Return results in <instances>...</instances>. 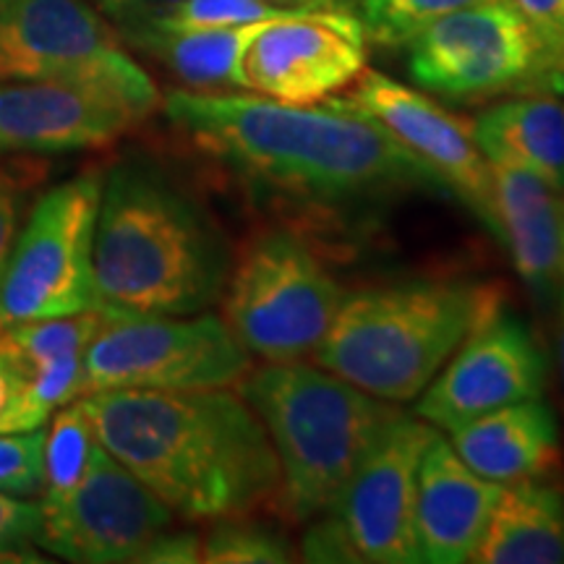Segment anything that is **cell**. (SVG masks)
I'll return each instance as SVG.
<instances>
[{
    "mask_svg": "<svg viewBox=\"0 0 564 564\" xmlns=\"http://www.w3.org/2000/svg\"><path fill=\"white\" fill-rule=\"evenodd\" d=\"M167 121L246 178L312 202L444 188L419 158L350 100L285 105L262 95L173 89Z\"/></svg>",
    "mask_w": 564,
    "mask_h": 564,
    "instance_id": "cell-1",
    "label": "cell"
},
{
    "mask_svg": "<svg viewBox=\"0 0 564 564\" xmlns=\"http://www.w3.org/2000/svg\"><path fill=\"white\" fill-rule=\"evenodd\" d=\"M97 442L186 520L241 518L280 502V463L241 392L108 390L84 394Z\"/></svg>",
    "mask_w": 564,
    "mask_h": 564,
    "instance_id": "cell-2",
    "label": "cell"
},
{
    "mask_svg": "<svg viewBox=\"0 0 564 564\" xmlns=\"http://www.w3.org/2000/svg\"><path fill=\"white\" fill-rule=\"evenodd\" d=\"M230 267L217 223L160 171L121 162L105 175L95 230L102 312L202 314L223 299Z\"/></svg>",
    "mask_w": 564,
    "mask_h": 564,
    "instance_id": "cell-3",
    "label": "cell"
},
{
    "mask_svg": "<svg viewBox=\"0 0 564 564\" xmlns=\"http://www.w3.org/2000/svg\"><path fill=\"white\" fill-rule=\"evenodd\" d=\"M505 308L499 285L419 280L345 293L314 361L387 403L426 390L474 329Z\"/></svg>",
    "mask_w": 564,
    "mask_h": 564,
    "instance_id": "cell-4",
    "label": "cell"
},
{
    "mask_svg": "<svg viewBox=\"0 0 564 564\" xmlns=\"http://www.w3.org/2000/svg\"><path fill=\"white\" fill-rule=\"evenodd\" d=\"M238 392L264 423L278 455L280 507L291 523H312L327 512L403 413L398 403L301 361L251 369Z\"/></svg>",
    "mask_w": 564,
    "mask_h": 564,
    "instance_id": "cell-5",
    "label": "cell"
},
{
    "mask_svg": "<svg viewBox=\"0 0 564 564\" xmlns=\"http://www.w3.org/2000/svg\"><path fill=\"white\" fill-rule=\"evenodd\" d=\"M220 301L225 324L251 356L295 364L319 348L345 291L306 241L267 230L238 253Z\"/></svg>",
    "mask_w": 564,
    "mask_h": 564,
    "instance_id": "cell-6",
    "label": "cell"
},
{
    "mask_svg": "<svg viewBox=\"0 0 564 564\" xmlns=\"http://www.w3.org/2000/svg\"><path fill=\"white\" fill-rule=\"evenodd\" d=\"M0 82L89 89L141 121L160 105L150 74L87 0H0Z\"/></svg>",
    "mask_w": 564,
    "mask_h": 564,
    "instance_id": "cell-7",
    "label": "cell"
},
{
    "mask_svg": "<svg viewBox=\"0 0 564 564\" xmlns=\"http://www.w3.org/2000/svg\"><path fill=\"white\" fill-rule=\"evenodd\" d=\"M102 181L100 171L79 173L32 202L0 274V329L100 308L95 230Z\"/></svg>",
    "mask_w": 564,
    "mask_h": 564,
    "instance_id": "cell-8",
    "label": "cell"
},
{
    "mask_svg": "<svg viewBox=\"0 0 564 564\" xmlns=\"http://www.w3.org/2000/svg\"><path fill=\"white\" fill-rule=\"evenodd\" d=\"M84 352V394L108 390H217L253 369L223 316L102 312Z\"/></svg>",
    "mask_w": 564,
    "mask_h": 564,
    "instance_id": "cell-9",
    "label": "cell"
},
{
    "mask_svg": "<svg viewBox=\"0 0 564 564\" xmlns=\"http://www.w3.org/2000/svg\"><path fill=\"white\" fill-rule=\"evenodd\" d=\"M405 47L411 79L447 100L564 87V70L512 0H481L449 13Z\"/></svg>",
    "mask_w": 564,
    "mask_h": 564,
    "instance_id": "cell-10",
    "label": "cell"
},
{
    "mask_svg": "<svg viewBox=\"0 0 564 564\" xmlns=\"http://www.w3.org/2000/svg\"><path fill=\"white\" fill-rule=\"evenodd\" d=\"M37 546L84 564L147 562L173 528L171 507L97 442L87 476L58 505H40Z\"/></svg>",
    "mask_w": 564,
    "mask_h": 564,
    "instance_id": "cell-11",
    "label": "cell"
},
{
    "mask_svg": "<svg viewBox=\"0 0 564 564\" xmlns=\"http://www.w3.org/2000/svg\"><path fill=\"white\" fill-rule=\"evenodd\" d=\"M434 432L440 429L419 415L400 413L324 512L340 533L350 562H421L415 546V481Z\"/></svg>",
    "mask_w": 564,
    "mask_h": 564,
    "instance_id": "cell-12",
    "label": "cell"
},
{
    "mask_svg": "<svg viewBox=\"0 0 564 564\" xmlns=\"http://www.w3.org/2000/svg\"><path fill=\"white\" fill-rule=\"evenodd\" d=\"M364 70L361 19L329 9L267 21L241 61L243 89L285 105H319L356 84Z\"/></svg>",
    "mask_w": 564,
    "mask_h": 564,
    "instance_id": "cell-13",
    "label": "cell"
},
{
    "mask_svg": "<svg viewBox=\"0 0 564 564\" xmlns=\"http://www.w3.org/2000/svg\"><path fill=\"white\" fill-rule=\"evenodd\" d=\"M546 387V352L531 327L505 308L474 329L429 382L415 415L442 432H457L497 408L539 398Z\"/></svg>",
    "mask_w": 564,
    "mask_h": 564,
    "instance_id": "cell-14",
    "label": "cell"
},
{
    "mask_svg": "<svg viewBox=\"0 0 564 564\" xmlns=\"http://www.w3.org/2000/svg\"><path fill=\"white\" fill-rule=\"evenodd\" d=\"M350 100L369 112L432 171L444 192L455 194L465 207L494 232V181L491 162L476 147L470 126L449 116L440 102L419 89L364 70L356 79Z\"/></svg>",
    "mask_w": 564,
    "mask_h": 564,
    "instance_id": "cell-15",
    "label": "cell"
},
{
    "mask_svg": "<svg viewBox=\"0 0 564 564\" xmlns=\"http://www.w3.org/2000/svg\"><path fill=\"white\" fill-rule=\"evenodd\" d=\"M139 121L123 102L97 91L0 82V158L100 150Z\"/></svg>",
    "mask_w": 564,
    "mask_h": 564,
    "instance_id": "cell-16",
    "label": "cell"
},
{
    "mask_svg": "<svg viewBox=\"0 0 564 564\" xmlns=\"http://www.w3.org/2000/svg\"><path fill=\"white\" fill-rule=\"evenodd\" d=\"M502 484L478 476L449 442L434 432L415 481V546L429 564L474 560Z\"/></svg>",
    "mask_w": 564,
    "mask_h": 564,
    "instance_id": "cell-17",
    "label": "cell"
},
{
    "mask_svg": "<svg viewBox=\"0 0 564 564\" xmlns=\"http://www.w3.org/2000/svg\"><path fill=\"white\" fill-rule=\"evenodd\" d=\"M494 236L510 251L520 278L541 301L564 288L562 196L544 178L518 165H491Z\"/></svg>",
    "mask_w": 564,
    "mask_h": 564,
    "instance_id": "cell-18",
    "label": "cell"
},
{
    "mask_svg": "<svg viewBox=\"0 0 564 564\" xmlns=\"http://www.w3.org/2000/svg\"><path fill=\"white\" fill-rule=\"evenodd\" d=\"M449 444L470 470L497 484L552 478L562 470L560 429L541 394L465 423Z\"/></svg>",
    "mask_w": 564,
    "mask_h": 564,
    "instance_id": "cell-19",
    "label": "cell"
},
{
    "mask_svg": "<svg viewBox=\"0 0 564 564\" xmlns=\"http://www.w3.org/2000/svg\"><path fill=\"white\" fill-rule=\"evenodd\" d=\"M476 564H564V491L552 478L502 484Z\"/></svg>",
    "mask_w": 564,
    "mask_h": 564,
    "instance_id": "cell-20",
    "label": "cell"
},
{
    "mask_svg": "<svg viewBox=\"0 0 564 564\" xmlns=\"http://www.w3.org/2000/svg\"><path fill=\"white\" fill-rule=\"evenodd\" d=\"M491 165H518L564 194V102L546 95L514 97L486 108L470 123Z\"/></svg>",
    "mask_w": 564,
    "mask_h": 564,
    "instance_id": "cell-21",
    "label": "cell"
},
{
    "mask_svg": "<svg viewBox=\"0 0 564 564\" xmlns=\"http://www.w3.org/2000/svg\"><path fill=\"white\" fill-rule=\"evenodd\" d=\"M264 24L267 21L225 30H162L147 21H129L123 34L178 76L186 89L225 91L243 89V53Z\"/></svg>",
    "mask_w": 564,
    "mask_h": 564,
    "instance_id": "cell-22",
    "label": "cell"
},
{
    "mask_svg": "<svg viewBox=\"0 0 564 564\" xmlns=\"http://www.w3.org/2000/svg\"><path fill=\"white\" fill-rule=\"evenodd\" d=\"M102 308L55 316V319H32L9 324L0 329V350L11 358L13 366L30 377L55 358L70 352H87L91 337L102 324Z\"/></svg>",
    "mask_w": 564,
    "mask_h": 564,
    "instance_id": "cell-23",
    "label": "cell"
},
{
    "mask_svg": "<svg viewBox=\"0 0 564 564\" xmlns=\"http://www.w3.org/2000/svg\"><path fill=\"white\" fill-rule=\"evenodd\" d=\"M95 447L97 436L87 413H84L82 400L58 408L45 434L40 505H58L82 484Z\"/></svg>",
    "mask_w": 564,
    "mask_h": 564,
    "instance_id": "cell-24",
    "label": "cell"
},
{
    "mask_svg": "<svg viewBox=\"0 0 564 564\" xmlns=\"http://www.w3.org/2000/svg\"><path fill=\"white\" fill-rule=\"evenodd\" d=\"M295 552L282 528L257 520L225 518L202 539V562L209 564H285Z\"/></svg>",
    "mask_w": 564,
    "mask_h": 564,
    "instance_id": "cell-25",
    "label": "cell"
},
{
    "mask_svg": "<svg viewBox=\"0 0 564 564\" xmlns=\"http://www.w3.org/2000/svg\"><path fill=\"white\" fill-rule=\"evenodd\" d=\"M301 9H312V6L282 9L272 0H173L147 13L141 21L162 26V30H225V26L291 17Z\"/></svg>",
    "mask_w": 564,
    "mask_h": 564,
    "instance_id": "cell-26",
    "label": "cell"
},
{
    "mask_svg": "<svg viewBox=\"0 0 564 564\" xmlns=\"http://www.w3.org/2000/svg\"><path fill=\"white\" fill-rule=\"evenodd\" d=\"M476 3L481 0H361V24L371 42L400 47L434 21Z\"/></svg>",
    "mask_w": 564,
    "mask_h": 564,
    "instance_id": "cell-27",
    "label": "cell"
},
{
    "mask_svg": "<svg viewBox=\"0 0 564 564\" xmlns=\"http://www.w3.org/2000/svg\"><path fill=\"white\" fill-rule=\"evenodd\" d=\"M45 175L47 165L40 154L0 158V274Z\"/></svg>",
    "mask_w": 564,
    "mask_h": 564,
    "instance_id": "cell-28",
    "label": "cell"
},
{
    "mask_svg": "<svg viewBox=\"0 0 564 564\" xmlns=\"http://www.w3.org/2000/svg\"><path fill=\"white\" fill-rule=\"evenodd\" d=\"M47 429L0 434V491L37 497L42 489V453Z\"/></svg>",
    "mask_w": 564,
    "mask_h": 564,
    "instance_id": "cell-29",
    "label": "cell"
},
{
    "mask_svg": "<svg viewBox=\"0 0 564 564\" xmlns=\"http://www.w3.org/2000/svg\"><path fill=\"white\" fill-rule=\"evenodd\" d=\"M42 507L30 497L0 491V560L9 554H30L37 544Z\"/></svg>",
    "mask_w": 564,
    "mask_h": 564,
    "instance_id": "cell-30",
    "label": "cell"
},
{
    "mask_svg": "<svg viewBox=\"0 0 564 564\" xmlns=\"http://www.w3.org/2000/svg\"><path fill=\"white\" fill-rule=\"evenodd\" d=\"M42 426L45 421L34 413L26 394V377L0 350V434L34 432Z\"/></svg>",
    "mask_w": 564,
    "mask_h": 564,
    "instance_id": "cell-31",
    "label": "cell"
},
{
    "mask_svg": "<svg viewBox=\"0 0 564 564\" xmlns=\"http://www.w3.org/2000/svg\"><path fill=\"white\" fill-rule=\"evenodd\" d=\"M512 6L523 13L556 66L564 70V0H512Z\"/></svg>",
    "mask_w": 564,
    "mask_h": 564,
    "instance_id": "cell-32",
    "label": "cell"
},
{
    "mask_svg": "<svg viewBox=\"0 0 564 564\" xmlns=\"http://www.w3.org/2000/svg\"><path fill=\"white\" fill-rule=\"evenodd\" d=\"M150 564H192L202 562V539L188 531H165L147 554Z\"/></svg>",
    "mask_w": 564,
    "mask_h": 564,
    "instance_id": "cell-33",
    "label": "cell"
},
{
    "mask_svg": "<svg viewBox=\"0 0 564 564\" xmlns=\"http://www.w3.org/2000/svg\"><path fill=\"white\" fill-rule=\"evenodd\" d=\"M556 350H560V369L564 379V288L560 293V324H556Z\"/></svg>",
    "mask_w": 564,
    "mask_h": 564,
    "instance_id": "cell-34",
    "label": "cell"
},
{
    "mask_svg": "<svg viewBox=\"0 0 564 564\" xmlns=\"http://www.w3.org/2000/svg\"><path fill=\"white\" fill-rule=\"evenodd\" d=\"M562 243H564V196H562Z\"/></svg>",
    "mask_w": 564,
    "mask_h": 564,
    "instance_id": "cell-35",
    "label": "cell"
},
{
    "mask_svg": "<svg viewBox=\"0 0 564 564\" xmlns=\"http://www.w3.org/2000/svg\"><path fill=\"white\" fill-rule=\"evenodd\" d=\"M102 3H112V0H102Z\"/></svg>",
    "mask_w": 564,
    "mask_h": 564,
    "instance_id": "cell-36",
    "label": "cell"
},
{
    "mask_svg": "<svg viewBox=\"0 0 564 564\" xmlns=\"http://www.w3.org/2000/svg\"><path fill=\"white\" fill-rule=\"evenodd\" d=\"M112 3H118V0H112ZM108 6H110V3H108Z\"/></svg>",
    "mask_w": 564,
    "mask_h": 564,
    "instance_id": "cell-37",
    "label": "cell"
}]
</instances>
